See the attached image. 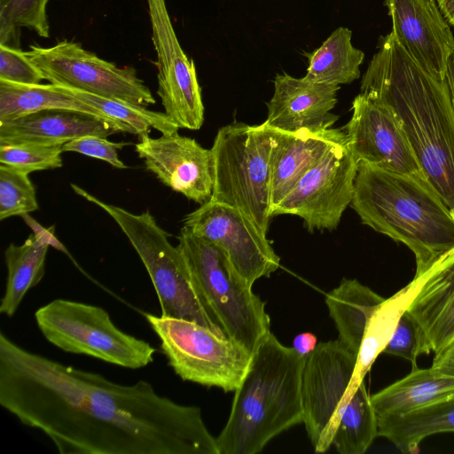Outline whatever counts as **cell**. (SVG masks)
I'll return each instance as SVG.
<instances>
[{"mask_svg":"<svg viewBox=\"0 0 454 454\" xmlns=\"http://www.w3.org/2000/svg\"><path fill=\"white\" fill-rule=\"evenodd\" d=\"M0 404L61 454H219L199 407L32 353L2 332Z\"/></svg>","mask_w":454,"mask_h":454,"instance_id":"6da1fadb","label":"cell"},{"mask_svg":"<svg viewBox=\"0 0 454 454\" xmlns=\"http://www.w3.org/2000/svg\"><path fill=\"white\" fill-rule=\"evenodd\" d=\"M378 48L361 93L394 113L426 179L454 215V103L447 78L422 68L392 32Z\"/></svg>","mask_w":454,"mask_h":454,"instance_id":"7a4b0ae2","label":"cell"},{"mask_svg":"<svg viewBox=\"0 0 454 454\" xmlns=\"http://www.w3.org/2000/svg\"><path fill=\"white\" fill-rule=\"evenodd\" d=\"M350 206L364 224L413 252L414 278L454 247V215L424 177L358 162Z\"/></svg>","mask_w":454,"mask_h":454,"instance_id":"3957f363","label":"cell"},{"mask_svg":"<svg viewBox=\"0 0 454 454\" xmlns=\"http://www.w3.org/2000/svg\"><path fill=\"white\" fill-rule=\"evenodd\" d=\"M305 359L272 333L260 343L216 437L219 454L258 453L275 436L303 423Z\"/></svg>","mask_w":454,"mask_h":454,"instance_id":"277c9868","label":"cell"},{"mask_svg":"<svg viewBox=\"0 0 454 454\" xmlns=\"http://www.w3.org/2000/svg\"><path fill=\"white\" fill-rule=\"evenodd\" d=\"M356 359L338 340L319 342L306 356L303 424L317 453L333 445L335 433L349 430L374 412L364 380L355 379Z\"/></svg>","mask_w":454,"mask_h":454,"instance_id":"5b68a950","label":"cell"},{"mask_svg":"<svg viewBox=\"0 0 454 454\" xmlns=\"http://www.w3.org/2000/svg\"><path fill=\"white\" fill-rule=\"evenodd\" d=\"M71 187L76 194L106 212L126 235L153 282L161 316L194 321L226 336L197 286L179 247L168 241V234L158 225L149 210L133 214L100 200L74 184Z\"/></svg>","mask_w":454,"mask_h":454,"instance_id":"8992f818","label":"cell"},{"mask_svg":"<svg viewBox=\"0 0 454 454\" xmlns=\"http://www.w3.org/2000/svg\"><path fill=\"white\" fill-rule=\"evenodd\" d=\"M273 129L264 121L219 129L210 149L211 200L245 213L265 234L271 217L270 155Z\"/></svg>","mask_w":454,"mask_h":454,"instance_id":"52a82bcc","label":"cell"},{"mask_svg":"<svg viewBox=\"0 0 454 454\" xmlns=\"http://www.w3.org/2000/svg\"><path fill=\"white\" fill-rule=\"evenodd\" d=\"M177 239L190 272L225 335L253 354L271 333L265 302L212 242L184 226Z\"/></svg>","mask_w":454,"mask_h":454,"instance_id":"ba28073f","label":"cell"},{"mask_svg":"<svg viewBox=\"0 0 454 454\" xmlns=\"http://www.w3.org/2000/svg\"><path fill=\"white\" fill-rule=\"evenodd\" d=\"M35 317L44 338L66 352L129 369L153 361L155 348L120 330L101 307L56 299L39 308Z\"/></svg>","mask_w":454,"mask_h":454,"instance_id":"9c48e42d","label":"cell"},{"mask_svg":"<svg viewBox=\"0 0 454 454\" xmlns=\"http://www.w3.org/2000/svg\"><path fill=\"white\" fill-rule=\"evenodd\" d=\"M145 316L168 364L183 380L225 392L237 389L253 355L242 345L194 321Z\"/></svg>","mask_w":454,"mask_h":454,"instance_id":"30bf717a","label":"cell"},{"mask_svg":"<svg viewBox=\"0 0 454 454\" xmlns=\"http://www.w3.org/2000/svg\"><path fill=\"white\" fill-rule=\"evenodd\" d=\"M27 52L50 83L145 107L155 104L134 68L118 67L78 43L64 40L51 47L30 45Z\"/></svg>","mask_w":454,"mask_h":454,"instance_id":"8fae6325","label":"cell"},{"mask_svg":"<svg viewBox=\"0 0 454 454\" xmlns=\"http://www.w3.org/2000/svg\"><path fill=\"white\" fill-rule=\"evenodd\" d=\"M357 164L347 140L333 146L272 209L271 216L295 215L310 232L335 230L351 203Z\"/></svg>","mask_w":454,"mask_h":454,"instance_id":"7c38bea8","label":"cell"},{"mask_svg":"<svg viewBox=\"0 0 454 454\" xmlns=\"http://www.w3.org/2000/svg\"><path fill=\"white\" fill-rule=\"evenodd\" d=\"M184 227L215 245L250 285L269 278L279 257L258 226L241 210L209 200L184 219Z\"/></svg>","mask_w":454,"mask_h":454,"instance_id":"4fadbf2b","label":"cell"},{"mask_svg":"<svg viewBox=\"0 0 454 454\" xmlns=\"http://www.w3.org/2000/svg\"><path fill=\"white\" fill-rule=\"evenodd\" d=\"M157 55L158 90L164 114L179 129H199L204 106L195 65L183 51L165 0H146Z\"/></svg>","mask_w":454,"mask_h":454,"instance_id":"5bb4252c","label":"cell"},{"mask_svg":"<svg viewBox=\"0 0 454 454\" xmlns=\"http://www.w3.org/2000/svg\"><path fill=\"white\" fill-rule=\"evenodd\" d=\"M344 129L357 162L426 178L398 120L387 106L358 94Z\"/></svg>","mask_w":454,"mask_h":454,"instance_id":"9a60e30c","label":"cell"},{"mask_svg":"<svg viewBox=\"0 0 454 454\" xmlns=\"http://www.w3.org/2000/svg\"><path fill=\"white\" fill-rule=\"evenodd\" d=\"M135 151L146 169L173 191L200 205L211 199V152L195 139L178 132L157 138L147 134L139 137Z\"/></svg>","mask_w":454,"mask_h":454,"instance_id":"2e32d148","label":"cell"},{"mask_svg":"<svg viewBox=\"0 0 454 454\" xmlns=\"http://www.w3.org/2000/svg\"><path fill=\"white\" fill-rule=\"evenodd\" d=\"M384 4L399 43L422 68L445 79L454 35L436 0H385Z\"/></svg>","mask_w":454,"mask_h":454,"instance_id":"e0dca14e","label":"cell"},{"mask_svg":"<svg viewBox=\"0 0 454 454\" xmlns=\"http://www.w3.org/2000/svg\"><path fill=\"white\" fill-rule=\"evenodd\" d=\"M339 90L340 86L278 74L273 96L267 103L265 122L274 129L289 132L330 129L339 118L331 113Z\"/></svg>","mask_w":454,"mask_h":454,"instance_id":"ac0fdd59","label":"cell"},{"mask_svg":"<svg viewBox=\"0 0 454 454\" xmlns=\"http://www.w3.org/2000/svg\"><path fill=\"white\" fill-rule=\"evenodd\" d=\"M346 140L341 129L294 132L273 129L270 155L271 211L329 149Z\"/></svg>","mask_w":454,"mask_h":454,"instance_id":"d6986e66","label":"cell"},{"mask_svg":"<svg viewBox=\"0 0 454 454\" xmlns=\"http://www.w3.org/2000/svg\"><path fill=\"white\" fill-rule=\"evenodd\" d=\"M406 311L421 327L430 352L454 339V247L419 278Z\"/></svg>","mask_w":454,"mask_h":454,"instance_id":"ffe728a7","label":"cell"},{"mask_svg":"<svg viewBox=\"0 0 454 454\" xmlns=\"http://www.w3.org/2000/svg\"><path fill=\"white\" fill-rule=\"evenodd\" d=\"M115 132L103 120L68 110H43L0 121V144L64 145L84 136L106 137Z\"/></svg>","mask_w":454,"mask_h":454,"instance_id":"44dd1931","label":"cell"},{"mask_svg":"<svg viewBox=\"0 0 454 454\" xmlns=\"http://www.w3.org/2000/svg\"><path fill=\"white\" fill-rule=\"evenodd\" d=\"M454 396V376L434 367L411 372L371 395L377 418L401 415Z\"/></svg>","mask_w":454,"mask_h":454,"instance_id":"7402d4cb","label":"cell"},{"mask_svg":"<svg viewBox=\"0 0 454 454\" xmlns=\"http://www.w3.org/2000/svg\"><path fill=\"white\" fill-rule=\"evenodd\" d=\"M43 110H68L103 120L120 132L103 113L76 98L58 84H21L0 80V121Z\"/></svg>","mask_w":454,"mask_h":454,"instance_id":"603a6c76","label":"cell"},{"mask_svg":"<svg viewBox=\"0 0 454 454\" xmlns=\"http://www.w3.org/2000/svg\"><path fill=\"white\" fill-rule=\"evenodd\" d=\"M384 300L358 280L348 278L326 294L325 304L339 333L338 340L356 356L370 317Z\"/></svg>","mask_w":454,"mask_h":454,"instance_id":"cb8c5ba5","label":"cell"},{"mask_svg":"<svg viewBox=\"0 0 454 454\" xmlns=\"http://www.w3.org/2000/svg\"><path fill=\"white\" fill-rule=\"evenodd\" d=\"M378 419V435L403 453H417L427 437L454 432V396L415 411Z\"/></svg>","mask_w":454,"mask_h":454,"instance_id":"d4e9b609","label":"cell"},{"mask_svg":"<svg viewBox=\"0 0 454 454\" xmlns=\"http://www.w3.org/2000/svg\"><path fill=\"white\" fill-rule=\"evenodd\" d=\"M49 246L43 235L33 233L23 244H10L5 249L7 279L0 303L1 314L13 316L27 292L42 280Z\"/></svg>","mask_w":454,"mask_h":454,"instance_id":"484cf974","label":"cell"},{"mask_svg":"<svg viewBox=\"0 0 454 454\" xmlns=\"http://www.w3.org/2000/svg\"><path fill=\"white\" fill-rule=\"evenodd\" d=\"M352 31L340 27L322 45L306 56V79L333 86L349 84L360 77L364 53L353 46Z\"/></svg>","mask_w":454,"mask_h":454,"instance_id":"4316f807","label":"cell"},{"mask_svg":"<svg viewBox=\"0 0 454 454\" xmlns=\"http://www.w3.org/2000/svg\"><path fill=\"white\" fill-rule=\"evenodd\" d=\"M414 279L385 300L370 317L357 354L355 379L363 381L378 356L390 340L402 314L407 309L416 292Z\"/></svg>","mask_w":454,"mask_h":454,"instance_id":"83f0119b","label":"cell"},{"mask_svg":"<svg viewBox=\"0 0 454 454\" xmlns=\"http://www.w3.org/2000/svg\"><path fill=\"white\" fill-rule=\"evenodd\" d=\"M63 87L76 98L103 113L117 125L121 132L137 135L140 137L149 134L152 128L164 135L176 133L179 129L164 113L148 110L145 106L124 100Z\"/></svg>","mask_w":454,"mask_h":454,"instance_id":"f1b7e54d","label":"cell"},{"mask_svg":"<svg viewBox=\"0 0 454 454\" xmlns=\"http://www.w3.org/2000/svg\"><path fill=\"white\" fill-rule=\"evenodd\" d=\"M47 3L48 0H0V43L18 48L22 27L48 38Z\"/></svg>","mask_w":454,"mask_h":454,"instance_id":"f546056e","label":"cell"},{"mask_svg":"<svg viewBox=\"0 0 454 454\" xmlns=\"http://www.w3.org/2000/svg\"><path fill=\"white\" fill-rule=\"evenodd\" d=\"M29 173L0 164V220L25 215L38 209Z\"/></svg>","mask_w":454,"mask_h":454,"instance_id":"4dcf8cb0","label":"cell"},{"mask_svg":"<svg viewBox=\"0 0 454 454\" xmlns=\"http://www.w3.org/2000/svg\"><path fill=\"white\" fill-rule=\"evenodd\" d=\"M63 145L0 144V164L31 173L62 167Z\"/></svg>","mask_w":454,"mask_h":454,"instance_id":"1f68e13d","label":"cell"},{"mask_svg":"<svg viewBox=\"0 0 454 454\" xmlns=\"http://www.w3.org/2000/svg\"><path fill=\"white\" fill-rule=\"evenodd\" d=\"M383 353L404 358L417 367V358L429 354L427 342L418 322L405 310L383 350Z\"/></svg>","mask_w":454,"mask_h":454,"instance_id":"d6a6232c","label":"cell"},{"mask_svg":"<svg viewBox=\"0 0 454 454\" xmlns=\"http://www.w3.org/2000/svg\"><path fill=\"white\" fill-rule=\"evenodd\" d=\"M0 80L21 84H38L44 80V76L27 52L0 43Z\"/></svg>","mask_w":454,"mask_h":454,"instance_id":"836d02e7","label":"cell"},{"mask_svg":"<svg viewBox=\"0 0 454 454\" xmlns=\"http://www.w3.org/2000/svg\"><path fill=\"white\" fill-rule=\"evenodd\" d=\"M127 143H115L99 136H84L74 138L62 145L63 152H74L109 163L116 168H126L120 160L118 150Z\"/></svg>","mask_w":454,"mask_h":454,"instance_id":"e575fe53","label":"cell"},{"mask_svg":"<svg viewBox=\"0 0 454 454\" xmlns=\"http://www.w3.org/2000/svg\"><path fill=\"white\" fill-rule=\"evenodd\" d=\"M432 367L441 372L454 376V339L434 353Z\"/></svg>","mask_w":454,"mask_h":454,"instance_id":"d590c367","label":"cell"},{"mask_svg":"<svg viewBox=\"0 0 454 454\" xmlns=\"http://www.w3.org/2000/svg\"><path fill=\"white\" fill-rule=\"evenodd\" d=\"M317 346V337L311 333H302L295 336L293 348L303 356H309Z\"/></svg>","mask_w":454,"mask_h":454,"instance_id":"8d00e7d4","label":"cell"},{"mask_svg":"<svg viewBox=\"0 0 454 454\" xmlns=\"http://www.w3.org/2000/svg\"><path fill=\"white\" fill-rule=\"evenodd\" d=\"M442 15L454 27V0H436Z\"/></svg>","mask_w":454,"mask_h":454,"instance_id":"74e56055","label":"cell"},{"mask_svg":"<svg viewBox=\"0 0 454 454\" xmlns=\"http://www.w3.org/2000/svg\"><path fill=\"white\" fill-rule=\"evenodd\" d=\"M446 78L449 83L452 100L454 103V51L450 54L447 62Z\"/></svg>","mask_w":454,"mask_h":454,"instance_id":"f35d334b","label":"cell"}]
</instances>
